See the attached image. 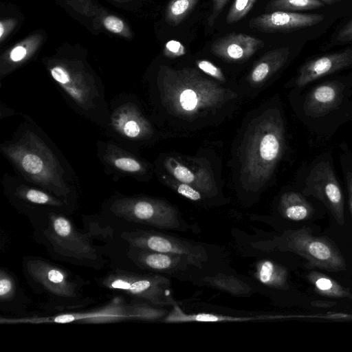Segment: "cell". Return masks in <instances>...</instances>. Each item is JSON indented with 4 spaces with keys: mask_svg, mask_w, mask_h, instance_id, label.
<instances>
[{
    "mask_svg": "<svg viewBox=\"0 0 352 352\" xmlns=\"http://www.w3.org/2000/svg\"><path fill=\"white\" fill-rule=\"evenodd\" d=\"M285 148V124L278 107L254 119L241 149L240 181L245 190L257 191L271 179Z\"/></svg>",
    "mask_w": 352,
    "mask_h": 352,
    "instance_id": "6da1fadb",
    "label": "cell"
},
{
    "mask_svg": "<svg viewBox=\"0 0 352 352\" xmlns=\"http://www.w3.org/2000/svg\"><path fill=\"white\" fill-rule=\"evenodd\" d=\"M158 82L164 104L173 113L184 118L212 111L232 97L229 90L194 68L162 66Z\"/></svg>",
    "mask_w": 352,
    "mask_h": 352,
    "instance_id": "7a4b0ae2",
    "label": "cell"
},
{
    "mask_svg": "<svg viewBox=\"0 0 352 352\" xmlns=\"http://www.w3.org/2000/svg\"><path fill=\"white\" fill-rule=\"evenodd\" d=\"M298 95V112L308 130L320 140L352 121V78H335L305 88Z\"/></svg>",
    "mask_w": 352,
    "mask_h": 352,
    "instance_id": "3957f363",
    "label": "cell"
},
{
    "mask_svg": "<svg viewBox=\"0 0 352 352\" xmlns=\"http://www.w3.org/2000/svg\"><path fill=\"white\" fill-rule=\"evenodd\" d=\"M1 151L32 182L58 197L69 193L57 157L36 133L28 131L17 142L2 146Z\"/></svg>",
    "mask_w": 352,
    "mask_h": 352,
    "instance_id": "277c9868",
    "label": "cell"
},
{
    "mask_svg": "<svg viewBox=\"0 0 352 352\" xmlns=\"http://www.w3.org/2000/svg\"><path fill=\"white\" fill-rule=\"evenodd\" d=\"M279 247L302 256L311 267L332 272L346 270L344 258L333 241L314 236L309 227L285 231L279 238Z\"/></svg>",
    "mask_w": 352,
    "mask_h": 352,
    "instance_id": "5b68a950",
    "label": "cell"
},
{
    "mask_svg": "<svg viewBox=\"0 0 352 352\" xmlns=\"http://www.w3.org/2000/svg\"><path fill=\"white\" fill-rule=\"evenodd\" d=\"M301 192L318 199L340 226L344 224V196L330 153L320 155L309 166Z\"/></svg>",
    "mask_w": 352,
    "mask_h": 352,
    "instance_id": "8992f818",
    "label": "cell"
},
{
    "mask_svg": "<svg viewBox=\"0 0 352 352\" xmlns=\"http://www.w3.org/2000/svg\"><path fill=\"white\" fill-rule=\"evenodd\" d=\"M169 311L162 306L149 302L126 304L113 302L105 307L82 313H71L55 317L43 318L27 320L28 322H77L80 323H107L124 320H158L164 319Z\"/></svg>",
    "mask_w": 352,
    "mask_h": 352,
    "instance_id": "52a82bcc",
    "label": "cell"
},
{
    "mask_svg": "<svg viewBox=\"0 0 352 352\" xmlns=\"http://www.w3.org/2000/svg\"><path fill=\"white\" fill-rule=\"evenodd\" d=\"M111 210L125 220L158 228L179 230L182 227L177 210L160 199L123 197L113 201Z\"/></svg>",
    "mask_w": 352,
    "mask_h": 352,
    "instance_id": "ba28073f",
    "label": "cell"
},
{
    "mask_svg": "<svg viewBox=\"0 0 352 352\" xmlns=\"http://www.w3.org/2000/svg\"><path fill=\"white\" fill-rule=\"evenodd\" d=\"M102 285L155 305L177 304L173 297L170 280L162 275H141L118 271L104 278Z\"/></svg>",
    "mask_w": 352,
    "mask_h": 352,
    "instance_id": "9c48e42d",
    "label": "cell"
},
{
    "mask_svg": "<svg viewBox=\"0 0 352 352\" xmlns=\"http://www.w3.org/2000/svg\"><path fill=\"white\" fill-rule=\"evenodd\" d=\"M122 237L132 247L158 252L186 255L202 263L208 258L207 252L201 245L167 234L138 230L125 232Z\"/></svg>",
    "mask_w": 352,
    "mask_h": 352,
    "instance_id": "30bf717a",
    "label": "cell"
},
{
    "mask_svg": "<svg viewBox=\"0 0 352 352\" xmlns=\"http://www.w3.org/2000/svg\"><path fill=\"white\" fill-rule=\"evenodd\" d=\"M50 72L55 82L78 107L85 109L94 107L99 94L91 76L64 64L51 67Z\"/></svg>",
    "mask_w": 352,
    "mask_h": 352,
    "instance_id": "8fae6325",
    "label": "cell"
},
{
    "mask_svg": "<svg viewBox=\"0 0 352 352\" xmlns=\"http://www.w3.org/2000/svg\"><path fill=\"white\" fill-rule=\"evenodd\" d=\"M50 219V239L55 248L69 256L94 257V248L85 236L75 230L69 219L57 214L51 215Z\"/></svg>",
    "mask_w": 352,
    "mask_h": 352,
    "instance_id": "7c38bea8",
    "label": "cell"
},
{
    "mask_svg": "<svg viewBox=\"0 0 352 352\" xmlns=\"http://www.w3.org/2000/svg\"><path fill=\"white\" fill-rule=\"evenodd\" d=\"M352 67V48L325 54L305 62L294 80L296 89L302 88L322 77Z\"/></svg>",
    "mask_w": 352,
    "mask_h": 352,
    "instance_id": "4fadbf2b",
    "label": "cell"
},
{
    "mask_svg": "<svg viewBox=\"0 0 352 352\" xmlns=\"http://www.w3.org/2000/svg\"><path fill=\"white\" fill-rule=\"evenodd\" d=\"M26 266L33 280L52 295L67 299L76 298V284L63 270L41 259L29 260Z\"/></svg>",
    "mask_w": 352,
    "mask_h": 352,
    "instance_id": "5bb4252c",
    "label": "cell"
},
{
    "mask_svg": "<svg viewBox=\"0 0 352 352\" xmlns=\"http://www.w3.org/2000/svg\"><path fill=\"white\" fill-rule=\"evenodd\" d=\"M324 19L320 14L276 10L252 19L249 25L263 32H290L314 25Z\"/></svg>",
    "mask_w": 352,
    "mask_h": 352,
    "instance_id": "9a60e30c",
    "label": "cell"
},
{
    "mask_svg": "<svg viewBox=\"0 0 352 352\" xmlns=\"http://www.w3.org/2000/svg\"><path fill=\"white\" fill-rule=\"evenodd\" d=\"M133 248L135 249L132 252L133 260L141 267L148 270L171 274L184 271L191 266L201 267V261L186 255Z\"/></svg>",
    "mask_w": 352,
    "mask_h": 352,
    "instance_id": "2e32d148",
    "label": "cell"
},
{
    "mask_svg": "<svg viewBox=\"0 0 352 352\" xmlns=\"http://www.w3.org/2000/svg\"><path fill=\"white\" fill-rule=\"evenodd\" d=\"M264 42L244 33H232L215 40L210 51L228 62H242L264 47Z\"/></svg>",
    "mask_w": 352,
    "mask_h": 352,
    "instance_id": "e0dca14e",
    "label": "cell"
},
{
    "mask_svg": "<svg viewBox=\"0 0 352 352\" xmlns=\"http://www.w3.org/2000/svg\"><path fill=\"white\" fill-rule=\"evenodd\" d=\"M113 129L122 136L131 140L148 138L152 127L139 109L133 103H125L116 109L111 116Z\"/></svg>",
    "mask_w": 352,
    "mask_h": 352,
    "instance_id": "ac0fdd59",
    "label": "cell"
},
{
    "mask_svg": "<svg viewBox=\"0 0 352 352\" xmlns=\"http://www.w3.org/2000/svg\"><path fill=\"white\" fill-rule=\"evenodd\" d=\"M164 166L177 181L192 186L206 195L212 196L217 193L214 178L206 168L200 167L195 172L174 157L167 158Z\"/></svg>",
    "mask_w": 352,
    "mask_h": 352,
    "instance_id": "d6986e66",
    "label": "cell"
},
{
    "mask_svg": "<svg viewBox=\"0 0 352 352\" xmlns=\"http://www.w3.org/2000/svg\"><path fill=\"white\" fill-rule=\"evenodd\" d=\"M290 54L288 47H282L270 50L263 54L256 63L249 76V81L254 84H260L276 72L287 63Z\"/></svg>",
    "mask_w": 352,
    "mask_h": 352,
    "instance_id": "ffe728a7",
    "label": "cell"
},
{
    "mask_svg": "<svg viewBox=\"0 0 352 352\" xmlns=\"http://www.w3.org/2000/svg\"><path fill=\"white\" fill-rule=\"evenodd\" d=\"M302 192L284 193L280 199L279 210L282 216L291 221H306L312 217L314 208Z\"/></svg>",
    "mask_w": 352,
    "mask_h": 352,
    "instance_id": "44dd1931",
    "label": "cell"
},
{
    "mask_svg": "<svg viewBox=\"0 0 352 352\" xmlns=\"http://www.w3.org/2000/svg\"><path fill=\"white\" fill-rule=\"evenodd\" d=\"M104 159L109 165L122 173L138 175L146 171L145 165L142 161L116 145L107 146Z\"/></svg>",
    "mask_w": 352,
    "mask_h": 352,
    "instance_id": "7402d4cb",
    "label": "cell"
},
{
    "mask_svg": "<svg viewBox=\"0 0 352 352\" xmlns=\"http://www.w3.org/2000/svg\"><path fill=\"white\" fill-rule=\"evenodd\" d=\"M268 316H230L208 313L186 314L177 304L173 306L170 311L163 320L165 322H241L255 320H263Z\"/></svg>",
    "mask_w": 352,
    "mask_h": 352,
    "instance_id": "603a6c76",
    "label": "cell"
},
{
    "mask_svg": "<svg viewBox=\"0 0 352 352\" xmlns=\"http://www.w3.org/2000/svg\"><path fill=\"white\" fill-rule=\"evenodd\" d=\"M256 269L255 276L263 285L281 290L289 288L288 271L283 265L265 259L257 263Z\"/></svg>",
    "mask_w": 352,
    "mask_h": 352,
    "instance_id": "cb8c5ba5",
    "label": "cell"
},
{
    "mask_svg": "<svg viewBox=\"0 0 352 352\" xmlns=\"http://www.w3.org/2000/svg\"><path fill=\"white\" fill-rule=\"evenodd\" d=\"M307 278L318 294L329 298H349L352 300V294L349 289L328 275L313 270L307 275Z\"/></svg>",
    "mask_w": 352,
    "mask_h": 352,
    "instance_id": "d4e9b609",
    "label": "cell"
},
{
    "mask_svg": "<svg viewBox=\"0 0 352 352\" xmlns=\"http://www.w3.org/2000/svg\"><path fill=\"white\" fill-rule=\"evenodd\" d=\"M201 282L209 287L234 296H245L252 292L250 285L241 279L221 273L214 276L204 277Z\"/></svg>",
    "mask_w": 352,
    "mask_h": 352,
    "instance_id": "484cf974",
    "label": "cell"
},
{
    "mask_svg": "<svg viewBox=\"0 0 352 352\" xmlns=\"http://www.w3.org/2000/svg\"><path fill=\"white\" fill-rule=\"evenodd\" d=\"M199 0H171L166 8L165 20L170 26H177L187 18Z\"/></svg>",
    "mask_w": 352,
    "mask_h": 352,
    "instance_id": "4316f807",
    "label": "cell"
},
{
    "mask_svg": "<svg viewBox=\"0 0 352 352\" xmlns=\"http://www.w3.org/2000/svg\"><path fill=\"white\" fill-rule=\"evenodd\" d=\"M16 195L23 200L34 204L54 207H59L63 205V202L60 199L46 192L23 185L16 189Z\"/></svg>",
    "mask_w": 352,
    "mask_h": 352,
    "instance_id": "83f0119b",
    "label": "cell"
},
{
    "mask_svg": "<svg viewBox=\"0 0 352 352\" xmlns=\"http://www.w3.org/2000/svg\"><path fill=\"white\" fill-rule=\"evenodd\" d=\"M323 6L324 3L319 0H272L267 5V9L270 11L295 12L314 10Z\"/></svg>",
    "mask_w": 352,
    "mask_h": 352,
    "instance_id": "f1b7e54d",
    "label": "cell"
},
{
    "mask_svg": "<svg viewBox=\"0 0 352 352\" xmlns=\"http://www.w3.org/2000/svg\"><path fill=\"white\" fill-rule=\"evenodd\" d=\"M340 162L352 217V153L345 142L340 145Z\"/></svg>",
    "mask_w": 352,
    "mask_h": 352,
    "instance_id": "f546056e",
    "label": "cell"
},
{
    "mask_svg": "<svg viewBox=\"0 0 352 352\" xmlns=\"http://www.w3.org/2000/svg\"><path fill=\"white\" fill-rule=\"evenodd\" d=\"M256 0H234L226 16L227 24L238 22L250 11Z\"/></svg>",
    "mask_w": 352,
    "mask_h": 352,
    "instance_id": "4dcf8cb0",
    "label": "cell"
},
{
    "mask_svg": "<svg viewBox=\"0 0 352 352\" xmlns=\"http://www.w3.org/2000/svg\"><path fill=\"white\" fill-rule=\"evenodd\" d=\"M163 178L167 184L185 198L193 201H197L203 199L202 193L192 186L180 182L175 178L173 179L165 175H163Z\"/></svg>",
    "mask_w": 352,
    "mask_h": 352,
    "instance_id": "1f68e13d",
    "label": "cell"
},
{
    "mask_svg": "<svg viewBox=\"0 0 352 352\" xmlns=\"http://www.w3.org/2000/svg\"><path fill=\"white\" fill-rule=\"evenodd\" d=\"M15 284L10 274L3 270L0 272V300L1 302L10 300L15 294Z\"/></svg>",
    "mask_w": 352,
    "mask_h": 352,
    "instance_id": "d6a6232c",
    "label": "cell"
},
{
    "mask_svg": "<svg viewBox=\"0 0 352 352\" xmlns=\"http://www.w3.org/2000/svg\"><path fill=\"white\" fill-rule=\"evenodd\" d=\"M102 23L104 28L112 33L118 34L124 36L131 35L124 21L117 16L107 15L102 19Z\"/></svg>",
    "mask_w": 352,
    "mask_h": 352,
    "instance_id": "836d02e7",
    "label": "cell"
},
{
    "mask_svg": "<svg viewBox=\"0 0 352 352\" xmlns=\"http://www.w3.org/2000/svg\"><path fill=\"white\" fill-rule=\"evenodd\" d=\"M197 67L207 75L219 80L225 81V76L219 67L208 60H197Z\"/></svg>",
    "mask_w": 352,
    "mask_h": 352,
    "instance_id": "e575fe53",
    "label": "cell"
},
{
    "mask_svg": "<svg viewBox=\"0 0 352 352\" xmlns=\"http://www.w3.org/2000/svg\"><path fill=\"white\" fill-rule=\"evenodd\" d=\"M186 53L185 46L175 40L168 41L164 47L163 54L168 58H177L184 56Z\"/></svg>",
    "mask_w": 352,
    "mask_h": 352,
    "instance_id": "d590c367",
    "label": "cell"
},
{
    "mask_svg": "<svg viewBox=\"0 0 352 352\" xmlns=\"http://www.w3.org/2000/svg\"><path fill=\"white\" fill-rule=\"evenodd\" d=\"M212 7L211 14H210L208 23L210 27H212L215 20L217 19L228 0H212Z\"/></svg>",
    "mask_w": 352,
    "mask_h": 352,
    "instance_id": "8d00e7d4",
    "label": "cell"
},
{
    "mask_svg": "<svg viewBox=\"0 0 352 352\" xmlns=\"http://www.w3.org/2000/svg\"><path fill=\"white\" fill-rule=\"evenodd\" d=\"M28 51L23 45H18L14 47L9 54V58L12 63H19L27 58Z\"/></svg>",
    "mask_w": 352,
    "mask_h": 352,
    "instance_id": "74e56055",
    "label": "cell"
},
{
    "mask_svg": "<svg viewBox=\"0 0 352 352\" xmlns=\"http://www.w3.org/2000/svg\"><path fill=\"white\" fill-rule=\"evenodd\" d=\"M336 41L339 42L352 41V19L338 32Z\"/></svg>",
    "mask_w": 352,
    "mask_h": 352,
    "instance_id": "f35d334b",
    "label": "cell"
},
{
    "mask_svg": "<svg viewBox=\"0 0 352 352\" xmlns=\"http://www.w3.org/2000/svg\"><path fill=\"white\" fill-rule=\"evenodd\" d=\"M311 305L317 307L327 308L335 305L336 302L322 300H316L311 302Z\"/></svg>",
    "mask_w": 352,
    "mask_h": 352,
    "instance_id": "ab89813d",
    "label": "cell"
},
{
    "mask_svg": "<svg viewBox=\"0 0 352 352\" xmlns=\"http://www.w3.org/2000/svg\"><path fill=\"white\" fill-rule=\"evenodd\" d=\"M319 1H322V3H327V4H332V3L337 2L340 0H319Z\"/></svg>",
    "mask_w": 352,
    "mask_h": 352,
    "instance_id": "60d3db41",
    "label": "cell"
},
{
    "mask_svg": "<svg viewBox=\"0 0 352 352\" xmlns=\"http://www.w3.org/2000/svg\"><path fill=\"white\" fill-rule=\"evenodd\" d=\"M115 1H131V0H115Z\"/></svg>",
    "mask_w": 352,
    "mask_h": 352,
    "instance_id": "b9f144b4",
    "label": "cell"
}]
</instances>
